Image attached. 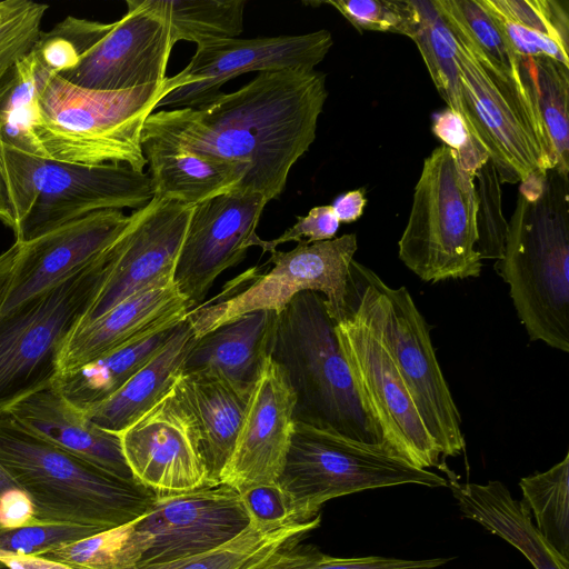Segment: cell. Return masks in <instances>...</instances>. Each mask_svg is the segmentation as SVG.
Segmentation results:
<instances>
[{
    "instance_id": "obj_1",
    "label": "cell",
    "mask_w": 569,
    "mask_h": 569,
    "mask_svg": "<svg viewBox=\"0 0 569 569\" xmlns=\"http://www.w3.org/2000/svg\"><path fill=\"white\" fill-rule=\"evenodd\" d=\"M328 97L326 74L260 72L233 92L193 108L152 112L142 142L238 162L248 168L236 190L280 197L288 174L316 139Z\"/></svg>"
},
{
    "instance_id": "obj_2",
    "label": "cell",
    "mask_w": 569,
    "mask_h": 569,
    "mask_svg": "<svg viewBox=\"0 0 569 569\" xmlns=\"http://www.w3.org/2000/svg\"><path fill=\"white\" fill-rule=\"evenodd\" d=\"M495 269L530 340L569 352V177L552 169L520 182Z\"/></svg>"
},
{
    "instance_id": "obj_3",
    "label": "cell",
    "mask_w": 569,
    "mask_h": 569,
    "mask_svg": "<svg viewBox=\"0 0 569 569\" xmlns=\"http://www.w3.org/2000/svg\"><path fill=\"white\" fill-rule=\"evenodd\" d=\"M0 467L29 499L33 523L103 530L134 521L158 493L117 477L18 426L0 412Z\"/></svg>"
},
{
    "instance_id": "obj_4",
    "label": "cell",
    "mask_w": 569,
    "mask_h": 569,
    "mask_svg": "<svg viewBox=\"0 0 569 569\" xmlns=\"http://www.w3.org/2000/svg\"><path fill=\"white\" fill-rule=\"evenodd\" d=\"M269 356L295 395L293 422L385 443L361 402L321 293L302 291L278 312Z\"/></svg>"
},
{
    "instance_id": "obj_5",
    "label": "cell",
    "mask_w": 569,
    "mask_h": 569,
    "mask_svg": "<svg viewBox=\"0 0 569 569\" xmlns=\"http://www.w3.org/2000/svg\"><path fill=\"white\" fill-rule=\"evenodd\" d=\"M456 40L463 104L472 140L485 149L501 183L557 168L551 142L520 68L510 70L473 41L449 0H433Z\"/></svg>"
},
{
    "instance_id": "obj_6",
    "label": "cell",
    "mask_w": 569,
    "mask_h": 569,
    "mask_svg": "<svg viewBox=\"0 0 569 569\" xmlns=\"http://www.w3.org/2000/svg\"><path fill=\"white\" fill-rule=\"evenodd\" d=\"M171 90L169 78L161 84L101 91L53 74L39 99L36 137L49 159L143 171L148 164L141 143L144 122Z\"/></svg>"
},
{
    "instance_id": "obj_7",
    "label": "cell",
    "mask_w": 569,
    "mask_h": 569,
    "mask_svg": "<svg viewBox=\"0 0 569 569\" xmlns=\"http://www.w3.org/2000/svg\"><path fill=\"white\" fill-rule=\"evenodd\" d=\"M16 241L26 242L90 213L140 209L153 198L149 172L36 157L0 143Z\"/></svg>"
},
{
    "instance_id": "obj_8",
    "label": "cell",
    "mask_w": 569,
    "mask_h": 569,
    "mask_svg": "<svg viewBox=\"0 0 569 569\" xmlns=\"http://www.w3.org/2000/svg\"><path fill=\"white\" fill-rule=\"evenodd\" d=\"M346 302L375 329L399 371L419 416L445 457L465 451L461 418L438 363L429 328L405 287L391 288L352 260Z\"/></svg>"
},
{
    "instance_id": "obj_9",
    "label": "cell",
    "mask_w": 569,
    "mask_h": 569,
    "mask_svg": "<svg viewBox=\"0 0 569 569\" xmlns=\"http://www.w3.org/2000/svg\"><path fill=\"white\" fill-rule=\"evenodd\" d=\"M276 483L297 522L317 517L331 499L363 490L408 483L449 486L445 477L415 467L385 443L359 442L301 422L293 423Z\"/></svg>"
},
{
    "instance_id": "obj_10",
    "label": "cell",
    "mask_w": 569,
    "mask_h": 569,
    "mask_svg": "<svg viewBox=\"0 0 569 569\" xmlns=\"http://www.w3.org/2000/svg\"><path fill=\"white\" fill-rule=\"evenodd\" d=\"M475 177L442 144L423 161L408 222L398 242L400 260L421 280L477 278Z\"/></svg>"
},
{
    "instance_id": "obj_11",
    "label": "cell",
    "mask_w": 569,
    "mask_h": 569,
    "mask_svg": "<svg viewBox=\"0 0 569 569\" xmlns=\"http://www.w3.org/2000/svg\"><path fill=\"white\" fill-rule=\"evenodd\" d=\"M357 248L356 233H346L298 243L289 251H271L269 262L273 267L267 272L252 268L219 296L188 311L194 338L249 312H280L302 291L321 293L329 315L338 322L345 316L349 268Z\"/></svg>"
},
{
    "instance_id": "obj_12",
    "label": "cell",
    "mask_w": 569,
    "mask_h": 569,
    "mask_svg": "<svg viewBox=\"0 0 569 569\" xmlns=\"http://www.w3.org/2000/svg\"><path fill=\"white\" fill-rule=\"evenodd\" d=\"M100 256L64 282L0 315V412L53 385L61 343L99 284Z\"/></svg>"
},
{
    "instance_id": "obj_13",
    "label": "cell",
    "mask_w": 569,
    "mask_h": 569,
    "mask_svg": "<svg viewBox=\"0 0 569 569\" xmlns=\"http://www.w3.org/2000/svg\"><path fill=\"white\" fill-rule=\"evenodd\" d=\"M336 335L356 389L385 445L421 469L440 466V456L390 353L350 302Z\"/></svg>"
},
{
    "instance_id": "obj_14",
    "label": "cell",
    "mask_w": 569,
    "mask_h": 569,
    "mask_svg": "<svg viewBox=\"0 0 569 569\" xmlns=\"http://www.w3.org/2000/svg\"><path fill=\"white\" fill-rule=\"evenodd\" d=\"M251 523L240 493L224 483L178 493H158L149 511L129 523L134 569L212 550Z\"/></svg>"
},
{
    "instance_id": "obj_15",
    "label": "cell",
    "mask_w": 569,
    "mask_h": 569,
    "mask_svg": "<svg viewBox=\"0 0 569 569\" xmlns=\"http://www.w3.org/2000/svg\"><path fill=\"white\" fill-rule=\"evenodd\" d=\"M193 206L153 196L134 210L100 256V280L76 326L99 318L123 300L173 279Z\"/></svg>"
},
{
    "instance_id": "obj_16",
    "label": "cell",
    "mask_w": 569,
    "mask_h": 569,
    "mask_svg": "<svg viewBox=\"0 0 569 569\" xmlns=\"http://www.w3.org/2000/svg\"><path fill=\"white\" fill-rule=\"evenodd\" d=\"M333 44L332 36L321 29L303 34L224 39L197 47L196 53L179 73L169 78L171 91L157 108H193L220 92L231 79L248 72L316 70Z\"/></svg>"
},
{
    "instance_id": "obj_17",
    "label": "cell",
    "mask_w": 569,
    "mask_h": 569,
    "mask_svg": "<svg viewBox=\"0 0 569 569\" xmlns=\"http://www.w3.org/2000/svg\"><path fill=\"white\" fill-rule=\"evenodd\" d=\"M267 203L260 193L233 190L193 206L173 273L191 309L218 276L244 259Z\"/></svg>"
},
{
    "instance_id": "obj_18",
    "label": "cell",
    "mask_w": 569,
    "mask_h": 569,
    "mask_svg": "<svg viewBox=\"0 0 569 569\" xmlns=\"http://www.w3.org/2000/svg\"><path fill=\"white\" fill-rule=\"evenodd\" d=\"M133 478L157 493L208 487L198 425L177 386L119 433Z\"/></svg>"
},
{
    "instance_id": "obj_19",
    "label": "cell",
    "mask_w": 569,
    "mask_h": 569,
    "mask_svg": "<svg viewBox=\"0 0 569 569\" xmlns=\"http://www.w3.org/2000/svg\"><path fill=\"white\" fill-rule=\"evenodd\" d=\"M130 221L122 210L107 209L19 242L0 315L54 288L90 266Z\"/></svg>"
},
{
    "instance_id": "obj_20",
    "label": "cell",
    "mask_w": 569,
    "mask_h": 569,
    "mask_svg": "<svg viewBox=\"0 0 569 569\" xmlns=\"http://www.w3.org/2000/svg\"><path fill=\"white\" fill-rule=\"evenodd\" d=\"M127 13L76 66L57 76L91 90L121 91L161 84L174 46L166 22L128 0Z\"/></svg>"
},
{
    "instance_id": "obj_21",
    "label": "cell",
    "mask_w": 569,
    "mask_h": 569,
    "mask_svg": "<svg viewBox=\"0 0 569 569\" xmlns=\"http://www.w3.org/2000/svg\"><path fill=\"white\" fill-rule=\"evenodd\" d=\"M293 409L292 389L268 356L252 387L221 483L240 491L277 481L290 443Z\"/></svg>"
},
{
    "instance_id": "obj_22",
    "label": "cell",
    "mask_w": 569,
    "mask_h": 569,
    "mask_svg": "<svg viewBox=\"0 0 569 569\" xmlns=\"http://www.w3.org/2000/svg\"><path fill=\"white\" fill-rule=\"evenodd\" d=\"M190 309L173 279L123 300L91 322L70 330L59 349L58 376L174 327Z\"/></svg>"
},
{
    "instance_id": "obj_23",
    "label": "cell",
    "mask_w": 569,
    "mask_h": 569,
    "mask_svg": "<svg viewBox=\"0 0 569 569\" xmlns=\"http://www.w3.org/2000/svg\"><path fill=\"white\" fill-rule=\"evenodd\" d=\"M23 430L99 468L136 480L124 459L120 437L99 428L52 385L6 410Z\"/></svg>"
},
{
    "instance_id": "obj_24",
    "label": "cell",
    "mask_w": 569,
    "mask_h": 569,
    "mask_svg": "<svg viewBox=\"0 0 569 569\" xmlns=\"http://www.w3.org/2000/svg\"><path fill=\"white\" fill-rule=\"evenodd\" d=\"M253 385L204 371L182 373L176 382L198 425L208 487L221 485Z\"/></svg>"
},
{
    "instance_id": "obj_25",
    "label": "cell",
    "mask_w": 569,
    "mask_h": 569,
    "mask_svg": "<svg viewBox=\"0 0 569 569\" xmlns=\"http://www.w3.org/2000/svg\"><path fill=\"white\" fill-rule=\"evenodd\" d=\"M448 487L463 517L512 545L535 569H569V559L545 539L523 501L512 498L501 481L480 485L450 480Z\"/></svg>"
},
{
    "instance_id": "obj_26",
    "label": "cell",
    "mask_w": 569,
    "mask_h": 569,
    "mask_svg": "<svg viewBox=\"0 0 569 569\" xmlns=\"http://www.w3.org/2000/svg\"><path fill=\"white\" fill-rule=\"evenodd\" d=\"M194 341L186 317L176 326L167 343L118 391L82 411L99 428L119 435L173 388Z\"/></svg>"
},
{
    "instance_id": "obj_27",
    "label": "cell",
    "mask_w": 569,
    "mask_h": 569,
    "mask_svg": "<svg viewBox=\"0 0 569 569\" xmlns=\"http://www.w3.org/2000/svg\"><path fill=\"white\" fill-rule=\"evenodd\" d=\"M278 312L242 315L196 339L183 372H211L252 386L269 356Z\"/></svg>"
},
{
    "instance_id": "obj_28",
    "label": "cell",
    "mask_w": 569,
    "mask_h": 569,
    "mask_svg": "<svg viewBox=\"0 0 569 569\" xmlns=\"http://www.w3.org/2000/svg\"><path fill=\"white\" fill-rule=\"evenodd\" d=\"M153 196L196 206L231 192L246 177L244 164L142 142Z\"/></svg>"
},
{
    "instance_id": "obj_29",
    "label": "cell",
    "mask_w": 569,
    "mask_h": 569,
    "mask_svg": "<svg viewBox=\"0 0 569 569\" xmlns=\"http://www.w3.org/2000/svg\"><path fill=\"white\" fill-rule=\"evenodd\" d=\"M518 57H547L569 68L568 0H479Z\"/></svg>"
},
{
    "instance_id": "obj_30",
    "label": "cell",
    "mask_w": 569,
    "mask_h": 569,
    "mask_svg": "<svg viewBox=\"0 0 569 569\" xmlns=\"http://www.w3.org/2000/svg\"><path fill=\"white\" fill-rule=\"evenodd\" d=\"M53 71L33 48L0 81V143L49 159L36 137L39 99Z\"/></svg>"
},
{
    "instance_id": "obj_31",
    "label": "cell",
    "mask_w": 569,
    "mask_h": 569,
    "mask_svg": "<svg viewBox=\"0 0 569 569\" xmlns=\"http://www.w3.org/2000/svg\"><path fill=\"white\" fill-rule=\"evenodd\" d=\"M176 326L113 350L76 371L59 375L54 388L80 410L102 402L167 343Z\"/></svg>"
},
{
    "instance_id": "obj_32",
    "label": "cell",
    "mask_w": 569,
    "mask_h": 569,
    "mask_svg": "<svg viewBox=\"0 0 569 569\" xmlns=\"http://www.w3.org/2000/svg\"><path fill=\"white\" fill-rule=\"evenodd\" d=\"M321 516L282 526H250L230 541L203 553L144 569H266L276 556L318 528Z\"/></svg>"
},
{
    "instance_id": "obj_33",
    "label": "cell",
    "mask_w": 569,
    "mask_h": 569,
    "mask_svg": "<svg viewBox=\"0 0 569 569\" xmlns=\"http://www.w3.org/2000/svg\"><path fill=\"white\" fill-rule=\"evenodd\" d=\"M169 27L171 39L204 43L238 38L243 31L244 0H137Z\"/></svg>"
},
{
    "instance_id": "obj_34",
    "label": "cell",
    "mask_w": 569,
    "mask_h": 569,
    "mask_svg": "<svg viewBox=\"0 0 569 569\" xmlns=\"http://www.w3.org/2000/svg\"><path fill=\"white\" fill-rule=\"evenodd\" d=\"M411 4L413 21L409 38L420 51L431 80L447 108L463 119L471 136L460 90L456 40L452 32L433 0H411Z\"/></svg>"
},
{
    "instance_id": "obj_35",
    "label": "cell",
    "mask_w": 569,
    "mask_h": 569,
    "mask_svg": "<svg viewBox=\"0 0 569 569\" xmlns=\"http://www.w3.org/2000/svg\"><path fill=\"white\" fill-rule=\"evenodd\" d=\"M551 142L557 170L569 177V68L547 57H519Z\"/></svg>"
},
{
    "instance_id": "obj_36",
    "label": "cell",
    "mask_w": 569,
    "mask_h": 569,
    "mask_svg": "<svg viewBox=\"0 0 569 569\" xmlns=\"http://www.w3.org/2000/svg\"><path fill=\"white\" fill-rule=\"evenodd\" d=\"M519 487L540 533L569 559V453L547 471L521 478Z\"/></svg>"
},
{
    "instance_id": "obj_37",
    "label": "cell",
    "mask_w": 569,
    "mask_h": 569,
    "mask_svg": "<svg viewBox=\"0 0 569 569\" xmlns=\"http://www.w3.org/2000/svg\"><path fill=\"white\" fill-rule=\"evenodd\" d=\"M113 27L88 19L67 17L47 32H41L34 51L54 74L76 66L80 57L101 40Z\"/></svg>"
},
{
    "instance_id": "obj_38",
    "label": "cell",
    "mask_w": 569,
    "mask_h": 569,
    "mask_svg": "<svg viewBox=\"0 0 569 569\" xmlns=\"http://www.w3.org/2000/svg\"><path fill=\"white\" fill-rule=\"evenodd\" d=\"M476 250L480 259L501 260L505 252L508 222L502 212L501 182L490 159L475 174Z\"/></svg>"
},
{
    "instance_id": "obj_39",
    "label": "cell",
    "mask_w": 569,
    "mask_h": 569,
    "mask_svg": "<svg viewBox=\"0 0 569 569\" xmlns=\"http://www.w3.org/2000/svg\"><path fill=\"white\" fill-rule=\"evenodd\" d=\"M128 535L129 523L68 543L41 557L74 569H134Z\"/></svg>"
},
{
    "instance_id": "obj_40",
    "label": "cell",
    "mask_w": 569,
    "mask_h": 569,
    "mask_svg": "<svg viewBox=\"0 0 569 569\" xmlns=\"http://www.w3.org/2000/svg\"><path fill=\"white\" fill-rule=\"evenodd\" d=\"M448 558L408 560L380 556L338 558L311 545H292L281 550L266 569H433Z\"/></svg>"
},
{
    "instance_id": "obj_41",
    "label": "cell",
    "mask_w": 569,
    "mask_h": 569,
    "mask_svg": "<svg viewBox=\"0 0 569 569\" xmlns=\"http://www.w3.org/2000/svg\"><path fill=\"white\" fill-rule=\"evenodd\" d=\"M48 8L30 0L0 1V81L36 43Z\"/></svg>"
},
{
    "instance_id": "obj_42",
    "label": "cell",
    "mask_w": 569,
    "mask_h": 569,
    "mask_svg": "<svg viewBox=\"0 0 569 569\" xmlns=\"http://www.w3.org/2000/svg\"><path fill=\"white\" fill-rule=\"evenodd\" d=\"M103 529L72 525H0V553L41 557L68 543L91 537Z\"/></svg>"
},
{
    "instance_id": "obj_43",
    "label": "cell",
    "mask_w": 569,
    "mask_h": 569,
    "mask_svg": "<svg viewBox=\"0 0 569 569\" xmlns=\"http://www.w3.org/2000/svg\"><path fill=\"white\" fill-rule=\"evenodd\" d=\"M323 3L332 6L359 31L410 34L411 0H329Z\"/></svg>"
},
{
    "instance_id": "obj_44",
    "label": "cell",
    "mask_w": 569,
    "mask_h": 569,
    "mask_svg": "<svg viewBox=\"0 0 569 569\" xmlns=\"http://www.w3.org/2000/svg\"><path fill=\"white\" fill-rule=\"evenodd\" d=\"M449 3L488 57L510 70H519V57L479 0H449Z\"/></svg>"
},
{
    "instance_id": "obj_45",
    "label": "cell",
    "mask_w": 569,
    "mask_h": 569,
    "mask_svg": "<svg viewBox=\"0 0 569 569\" xmlns=\"http://www.w3.org/2000/svg\"><path fill=\"white\" fill-rule=\"evenodd\" d=\"M340 222L330 204L317 206L310 209L305 217H298L297 222L287 229L280 237L262 240L256 234L250 246H257L263 252L277 250L279 244L297 241L298 243H312L335 238Z\"/></svg>"
},
{
    "instance_id": "obj_46",
    "label": "cell",
    "mask_w": 569,
    "mask_h": 569,
    "mask_svg": "<svg viewBox=\"0 0 569 569\" xmlns=\"http://www.w3.org/2000/svg\"><path fill=\"white\" fill-rule=\"evenodd\" d=\"M431 128L433 134L457 153L462 168L473 177L489 160L487 151L473 142L463 119L451 109L435 113Z\"/></svg>"
},
{
    "instance_id": "obj_47",
    "label": "cell",
    "mask_w": 569,
    "mask_h": 569,
    "mask_svg": "<svg viewBox=\"0 0 569 569\" xmlns=\"http://www.w3.org/2000/svg\"><path fill=\"white\" fill-rule=\"evenodd\" d=\"M251 522L282 526L297 522L289 499L274 483H260L239 491Z\"/></svg>"
},
{
    "instance_id": "obj_48",
    "label": "cell",
    "mask_w": 569,
    "mask_h": 569,
    "mask_svg": "<svg viewBox=\"0 0 569 569\" xmlns=\"http://www.w3.org/2000/svg\"><path fill=\"white\" fill-rule=\"evenodd\" d=\"M29 506V499L0 467V525L19 521Z\"/></svg>"
},
{
    "instance_id": "obj_49",
    "label": "cell",
    "mask_w": 569,
    "mask_h": 569,
    "mask_svg": "<svg viewBox=\"0 0 569 569\" xmlns=\"http://www.w3.org/2000/svg\"><path fill=\"white\" fill-rule=\"evenodd\" d=\"M366 203L365 189L359 188L340 194L330 206L340 223H351L362 216Z\"/></svg>"
},
{
    "instance_id": "obj_50",
    "label": "cell",
    "mask_w": 569,
    "mask_h": 569,
    "mask_svg": "<svg viewBox=\"0 0 569 569\" xmlns=\"http://www.w3.org/2000/svg\"><path fill=\"white\" fill-rule=\"evenodd\" d=\"M0 562L8 569H74L68 565L42 557L10 556L0 553Z\"/></svg>"
},
{
    "instance_id": "obj_51",
    "label": "cell",
    "mask_w": 569,
    "mask_h": 569,
    "mask_svg": "<svg viewBox=\"0 0 569 569\" xmlns=\"http://www.w3.org/2000/svg\"><path fill=\"white\" fill-rule=\"evenodd\" d=\"M0 221L13 228V217L9 206L8 190L0 162Z\"/></svg>"
},
{
    "instance_id": "obj_52",
    "label": "cell",
    "mask_w": 569,
    "mask_h": 569,
    "mask_svg": "<svg viewBox=\"0 0 569 569\" xmlns=\"http://www.w3.org/2000/svg\"><path fill=\"white\" fill-rule=\"evenodd\" d=\"M0 569H8L6 566L0 567Z\"/></svg>"
},
{
    "instance_id": "obj_53",
    "label": "cell",
    "mask_w": 569,
    "mask_h": 569,
    "mask_svg": "<svg viewBox=\"0 0 569 569\" xmlns=\"http://www.w3.org/2000/svg\"><path fill=\"white\" fill-rule=\"evenodd\" d=\"M3 565L0 562V567H2Z\"/></svg>"
}]
</instances>
